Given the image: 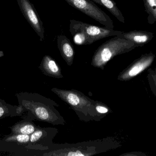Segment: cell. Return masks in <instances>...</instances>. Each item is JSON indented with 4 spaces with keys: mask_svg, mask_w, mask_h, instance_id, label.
Returning <instances> with one entry per match:
<instances>
[{
    "mask_svg": "<svg viewBox=\"0 0 156 156\" xmlns=\"http://www.w3.org/2000/svg\"><path fill=\"white\" fill-rule=\"evenodd\" d=\"M155 55L151 52L148 54L143 55L140 59L136 60L135 64L130 68L128 71L120 76L122 79H125L128 77L136 76L139 72L149 66L154 60ZM121 79V80H122Z\"/></svg>",
    "mask_w": 156,
    "mask_h": 156,
    "instance_id": "cell-11",
    "label": "cell"
},
{
    "mask_svg": "<svg viewBox=\"0 0 156 156\" xmlns=\"http://www.w3.org/2000/svg\"><path fill=\"white\" fill-rule=\"evenodd\" d=\"M69 5L96 20L105 27L114 28L111 17L91 0H65Z\"/></svg>",
    "mask_w": 156,
    "mask_h": 156,
    "instance_id": "cell-6",
    "label": "cell"
},
{
    "mask_svg": "<svg viewBox=\"0 0 156 156\" xmlns=\"http://www.w3.org/2000/svg\"><path fill=\"white\" fill-rule=\"evenodd\" d=\"M57 133V129L55 128L37 126L35 132L30 135V141L25 147L33 150H48L54 145L53 139Z\"/></svg>",
    "mask_w": 156,
    "mask_h": 156,
    "instance_id": "cell-7",
    "label": "cell"
},
{
    "mask_svg": "<svg viewBox=\"0 0 156 156\" xmlns=\"http://www.w3.org/2000/svg\"><path fill=\"white\" fill-rule=\"evenodd\" d=\"M146 13L148 14V24H153L156 22V0H144Z\"/></svg>",
    "mask_w": 156,
    "mask_h": 156,
    "instance_id": "cell-17",
    "label": "cell"
},
{
    "mask_svg": "<svg viewBox=\"0 0 156 156\" xmlns=\"http://www.w3.org/2000/svg\"><path fill=\"white\" fill-rule=\"evenodd\" d=\"M19 105L28 116H33L38 121L56 125H64V118L54 108V101L37 93L21 92L16 94Z\"/></svg>",
    "mask_w": 156,
    "mask_h": 156,
    "instance_id": "cell-1",
    "label": "cell"
},
{
    "mask_svg": "<svg viewBox=\"0 0 156 156\" xmlns=\"http://www.w3.org/2000/svg\"><path fill=\"white\" fill-rule=\"evenodd\" d=\"M21 13L32 28L43 41L44 39V28L34 5L29 0H16Z\"/></svg>",
    "mask_w": 156,
    "mask_h": 156,
    "instance_id": "cell-8",
    "label": "cell"
},
{
    "mask_svg": "<svg viewBox=\"0 0 156 156\" xmlns=\"http://www.w3.org/2000/svg\"><path fill=\"white\" fill-rule=\"evenodd\" d=\"M69 31L77 45H91L95 41L110 36H118L122 31L101 27L77 20H70Z\"/></svg>",
    "mask_w": 156,
    "mask_h": 156,
    "instance_id": "cell-2",
    "label": "cell"
},
{
    "mask_svg": "<svg viewBox=\"0 0 156 156\" xmlns=\"http://www.w3.org/2000/svg\"><path fill=\"white\" fill-rule=\"evenodd\" d=\"M138 45L132 41L115 36L102 44L94 54L92 66L103 70L107 63L117 55L129 52Z\"/></svg>",
    "mask_w": 156,
    "mask_h": 156,
    "instance_id": "cell-4",
    "label": "cell"
},
{
    "mask_svg": "<svg viewBox=\"0 0 156 156\" xmlns=\"http://www.w3.org/2000/svg\"><path fill=\"white\" fill-rule=\"evenodd\" d=\"M91 1H93V2H95V3L98 4H99L100 5H101V2H100V1H99V0H91Z\"/></svg>",
    "mask_w": 156,
    "mask_h": 156,
    "instance_id": "cell-19",
    "label": "cell"
},
{
    "mask_svg": "<svg viewBox=\"0 0 156 156\" xmlns=\"http://www.w3.org/2000/svg\"><path fill=\"white\" fill-rule=\"evenodd\" d=\"M57 44L62 57L68 65L71 66L74 61L75 51L70 40L66 36L60 35L57 36Z\"/></svg>",
    "mask_w": 156,
    "mask_h": 156,
    "instance_id": "cell-10",
    "label": "cell"
},
{
    "mask_svg": "<svg viewBox=\"0 0 156 156\" xmlns=\"http://www.w3.org/2000/svg\"><path fill=\"white\" fill-rule=\"evenodd\" d=\"M37 127L30 119L26 118L17 122L9 128L11 129L12 133L30 135L35 132Z\"/></svg>",
    "mask_w": 156,
    "mask_h": 156,
    "instance_id": "cell-14",
    "label": "cell"
},
{
    "mask_svg": "<svg viewBox=\"0 0 156 156\" xmlns=\"http://www.w3.org/2000/svg\"><path fill=\"white\" fill-rule=\"evenodd\" d=\"M117 36L132 41L139 46H143L153 39L154 34L148 31L134 30L128 32H123Z\"/></svg>",
    "mask_w": 156,
    "mask_h": 156,
    "instance_id": "cell-9",
    "label": "cell"
},
{
    "mask_svg": "<svg viewBox=\"0 0 156 156\" xmlns=\"http://www.w3.org/2000/svg\"><path fill=\"white\" fill-rule=\"evenodd\" d=\"M102 6H104L121 23H125V18L113 0H99Z\"/></svg>",
    "mask_w": 156,
    "mask_h": 156,
    "instance_id": "cell-16",
    "label": "cell"
},
{
    "mask_svg": "<svg viewBox=\"0 0 156 156\" xmlns=\"http://www.w3.org/2000/svg\"><path fill=\"white\" fill-rule=\"evenodd\" d=\"M30 135L20 134L12 133L5 136L2 140V142L5 143H15L17 145H27L30 141Z\"/></svg>",
    "mask_w": 156,
    "mask_h": 156,
    "instance_id": "cell-15",
    "label": "cell"
},
{
    "mask_svg": "<svg viewBox=\"0 0 156 156\" xmlns=\"http://www.w3.org/2000/svg\"><path fill=\"white\" fill-rule=\"evenodd\" d=\"M95 107L97 113L102 116H103L104 114L109 113L110 111V108L107 105L100 102L96 101Z\"/></svg>",
    "mask_w": 156,
    "mask_h": 156,
    "instance_id": "cell-18",
    "label": "cell"
},
{
    "mask_svg": "<svg viewBox=\"0 0 156 156\" xmlns=\"http://www.w3.org/2000/svg\"><path fill=\"white\" fill-rule=\"evenodd\" d=\"M24 112L20 105H12L0 99V119L8 117L21 116Z\"/></svg>",
    "mask_w": 156,
    "mask_h": 156,
    "instance_id": "cell-13",
    "label": "cell"
},
{
    "mask_svg": "<svg viewBox=\"0 0 156 156\" xmlns=\"http://www.w3.org/2000/svg\"><path fill=\"white\" fill-rule=\"evenodd\" d=\"M109 138L102 140L84 142L76 144L59 145V147H51L43 156H86L94 155L111 149Z\"/></svg>",
    "mask_w": 156,
    "mask_h": 156,
    "instance_id": "cell-5",
    "label": "cell"
},
{
    "mask_svg": "<svg viewBox=\"0 0 156 156\" xmlns=\"http://www.w3.org/2000/svg\"><path fill=\"white\" fill-rule=\"evenodd\" d=\"M55 94L75 111L79 116L85 118L84 121L101 120L102 115L97 113L95 109L96 101L92 100L83 93L76 90H62L53 88L51 90Z\"/></svg>",
    "mask_w": 156,
    "mask_h": 156,
    "instance_id": "cell-3",
    "label": "cell"
},
{
    "mask_svg": "<svg viewBox=\"0 0 156 156\" xmlns=\"http://www.w3.org/2000/svg\"><path fill=\"white\" fill-rule=\"evenodd\" d=\"M39 67L42 72L46 76L57 78H63L60 68L50 56H45L43 57Z\"/></svg>",
    "mask_w": 156,
    "mask_h": 156,
    "instance_id": "cell-12",
    "label": "cell"
}]
</instances>
